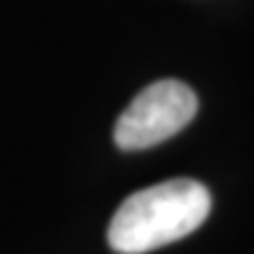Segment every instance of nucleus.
Returning <instances> with one entry per match:
<instances>
[{"instance_id":"f03ea898","label":"nucleus","mask_w":254,"mask_h":254,"mask_svg":"<svg viewBox=\"0 0 254 254\" xmlns=\"http://www.w3.org/2000/svg\"><path fill=\"white\" fill-rule=\"evenodd\" d=\"M198 113V97L179 80H158L120 113L113 139L123 151H144L179 134Z\"/></svg>"},{"instance_id":"f257e3e1","label":"nucleus","mask_w":254,"mask_h":254,"mask_svg":"<svg viewBox=\"0 0 254 254\" xmlns=\"http://www.w3.org/2000/svg\"><path fill=\"white\" fill-rule=\"evenodd\" d=\"M212 195L200 182L170 179L123 200L109 224V245L118 254H144L190 236L205 224Z\"/></svg>"}]
</instances>
